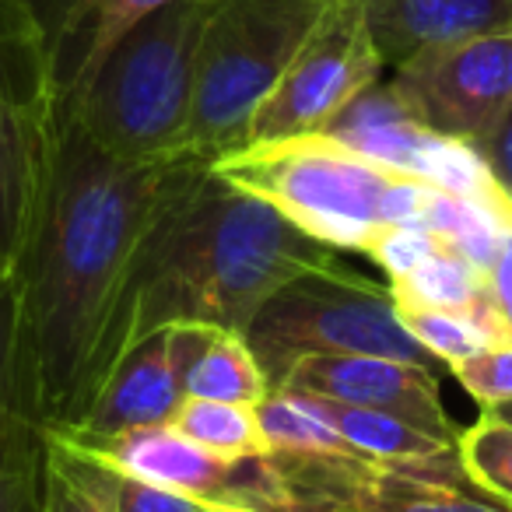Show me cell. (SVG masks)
Returning a JSON list of instances; mask_svg holds the SVG:
<instances>
[{"label": "cell", "mask_w": 512, "mask_h": 512, "mask_svg": "<svg viewBox=\"0 0 512 512\" xmlns=\"http://www.w3.org/2000/svg\"><path fill=\"white\" fill-rule=\"evenodd\" d=\"M267 393H271V379L249 351L246 337L235 330H211L204 351L193 358L186 372V397L260 407Z\"/></svg>", "instance_id": "ac0fdd59"}, {"label": "cell", "mask_w": 512, "mask_h": 512, "mask_svg": "<svg viewBox=\"0 0 512 512\" xmlns=\"http://www.w3.org/2000/svg\"><path fill=\"white\" fill-rule=\"evenodd\" d=\"M64 134L50 25L36 0H0V278H15Z\"/></svg>", "instance_id": "8992f818"}, {"label": "cell", "mask_w": 512, "mask_h": 512, "mask_svg": "<svg viewBox=\"0 0 512 512\" xmlns=\"http://www.w3.org/2000/svg\"><path fill=\"white\" fill-rule=\"evenodd\" d=\"M116 512H207V505L190 495L155 488V484L137 481V477H127L116 470Z\"/></svg>", "instance_id": "f1b7e54d"}, {"label": "cell", "mask_w": 512, "mask_h": 512, "mask_svg": "<svg viewBox=\"0 0 512 512\" xmlns=\"http://www.w3.org/2000/svg\"><path fill=\"white\" fill-rule=\"evenodd\" d=\"M214 327H162L127 351L74 428H53L95 442L148 425H169L186 400V372Z\"/></svg>", "instance_id": "8fae6325"}, {"label": "cell", "mask_w": 512, "mask_h": 512, "mask_svg": "<svg viewBox=\"0 0 512 512\" xmlns=\"http://www.w3.org/2000/svg\"><path fill=\"white\" fill-rule=\"evenodd\" d=\"M207 512H253V509H246V505H232V502H211L207 505Z\"/></svg>", "instance_id": "4dcf8cb0"}, {"label": "cell", "mask_w": 512, "mask_h": 512, "mask_svg": "<svg viewBox=\"0 0 512 512\" xmlns=\"http://www.w3.org/2000/svg\"><path fill=\"white\" fill-rule=\"evenodd\" d=\"M456 456L474 488L512 509V425L481 411L474 425L456 435Z\"/></svg>", "instance_id": "cb8c5ba5"}, {"label": "cell", "mask_w": 512, "mask_h": 512, "mask_svg": "<svg viewBox=\"0 0 512 512\" xmlns=\"http://www.w3.org/2000/svg\"><path fill=\"white\" fill-rule=\"evenodd\" d=\"M169 425L225 460H260L271 453L264 432H260V421H256V407L186 397Z\"/></svg>", "instance_id": "ffe728a7"}, {"label": "cell", "mask_w": 512, "mask_h": 512, "mask_svg": "<svg viewBox=\"0 0 512 512\" xmlns=\"http://www.w3.org/2000/svg\"><path fill=\"white\" fill-rule=\"evenodd\" d=\"M491 414H495V418H502L505 425H512V404H502V407H495V411H491Z\"/></svg>", "instance_id": "1f68e13d"}, {"label": "cell", "mask_w": 512, "mask_h": 512, "mask_svg": "<svg viewBox=\"0 0 512 512\" xmlns=\"http://www.w3.org/2000/svg\"><path fill=\"white\" fill-rule=\"evenodd\" d=\"M15 404H18V285L11 278H0V418Z\"/></svg>", "instance_id": "83f0119b"}, {"label": "cell", "mask_w": 512, "mask_h": 512, "mask_svg": "<svg viewBox=\"0 0 512 512\" xmlns=\"http://www.w3.org/2000/svg\"><path fill=\"white\" fill-rule=\"evenodd\" d=\"M397 306V320L442 369L463 362V358L477 355L495 337L488 334L474 313H460V309H432V306H407V302H393Z\"/></svg>", "instance_id": "603a6c76"}, {"label": "cell", "mask_w": 512, "mask_h": 512, "mask_svg": "<svg viewBox=\"0 0 512 512\" xmlns=\"http://www.w3.org/2000/svg\"><path fill=\"white\" fill-rule=\"evenodd\" d=\"M341 253L285 214L186 158L148 228L109 341V372L162 327H214L246 334L274 292L316 271L341 267Z\"/></svg>", "instance_id": "7a4b0ae2"}, {"label": "cell", "mask_w": 512, "mask_h": 512, "mask_svg": "<svg viewBox=\"0 0 512 512\" xmlns=\"http://www.w3.org/2000/svg\"><path fill=\"white\" fill-rule=\"evenodd\" d=\"M207 0H172L137 18L88 81L64 99V116L106 155L127 162L190 155V113Z\"/></svg>", "instance_id": "277c9868"}, {"label": "cell", "mask_w": 512, "mask_h": 512, "mask_svg": "<svg viewBox=\"0 0 512 512\" xmlns=\"http://www.w3.org/2000/svg\"><path fill=\"white\" fill-rule=\"evenodd\" d=\"M362 8L386 67L446 39L512 32V0H362Z\"/></svg>", "instance_id": "5bb4252c"}, {"label": "cell", "mask_w": 512, "mask_h": 512, "mask_svg": "<svg viewBox=\"0 0 512 512\" xmlns=\"http://www.w3.org/2000/svg\"><path fill=\"white\" fill-rule=\"evenodd\" d=\"M274 390L295 397L337 400L351 407L397 414L418 425L421 432L442 442H453L460 428L446 414L439 397V372L411 362L379 355H306L285 372Z\"/></svg>", "instance_id": "7c38bea8"}, {"label": "cell", "mask_w": 512, "mask_h": 512, "mask_svg": "<svg viewBox=\"0 0 512 512\" xmlns=\"http://www.w3.org/2000/svg\"><path fill=\"white\" fill-rule=\"evenodd\" d=\"M442 246H446V242H442L439 235L428 232V228H421V225H393V228H383V232L369 242L365 256L383 267L386 278L397 281V278H404V274H411L414 267L425 264L428 256L439 253Z\"/></svg>", "instance_id": "484cf974"}, {"label": "cell", "mask_w": 512, "mask_h": 512, "mask_svg": "<svg viewBox=\"0 0 512 512\" xmlns=\"http://www.w3.org/2000/svg\"><path fill=\"white\" fill-rule=\"evenodd\" d=\"M46 428L25 407L0 418V512H43Z\"/></svg>", "instance_id": "d6986e66"}, {"label": "cell", "mask_w": 512, "mask_h": 512, "mask_svg": "<svg viewBox=\"0 0 512 512\" xmlns=\"http://www.w3.org/2000/svg\"><path fill=\"white\" fill-rule=\"evenodd\" d=\"M334 0H207L186 151L207 162L242 148L256 109Z\"/></svg>", "instance_id": "5b68a950"}, {"label": "cell", "mask_w": 512, "mask_h": 512, "mask_svg": "<svg viewBox=\"0 0 512 512\" xmlns=\"http://www.w3.org/2000/svg\"><path fill=\"white\" fill-rule=\"evenodd\" d=\"M67 439H71V435H67ZM74 442H81V439H74ZM81 446L92 449L99 460H106L109 467H116L120 474L148 481V484H155V488L190 495L204 505L221 502V498L228 495V484H232V470H235V460L214 456L211 449L197 446V442H190L186 435H179L172 425L134 428V432L113 435V439L81 442Z\"/></svg>", "instance_id": "4fadbf2b"}, {"label": "cell", "mask_w": 512, "mask_h": 512, "mask_svg": "<svg viewBox=\"0 0 512 512\" xmlns=\"http://www.w3.org/2000/svg\"><path fill=\"white\" fill-rule=\"evenodd\" d=\"M214 172L337 253H365L383 228L418 225L435 193V186L372 162L327 134L242 144L221 155Z\"/></svg>", "instance_id": "3957f363"}, {"label": "cell", "mask_w": 512, "mask_h": 512, "mask_svg": "<svg viewBox=\"0 0 512 512\" xmlns=\"http://www.w3.org/2000/svg\"><path fill=\"white\" fill-rule=\"evenodd\" d=\"M221 502L253 512H512L474 488L456 453L432 463L267 453L235 460Z\"/></svg>", "instance_id": "52a82bcc"}, {"label": "cell", "mask_w": 512, "mask_h": 512, "mask_svg": "<svg viewBox=\"0 0 512 512\" xmlns=\"http://www.w3.org/2000/svg\"><path fill=\"white\" fill-rule=\"evenodd\" d=\"M386 88L428 134L481 151L512 113V32L421 46Z\"/></svg>", "instance_id": "9c48e42d"}, {"label": "cell", "mask_w": 512, "mask_h": 512, "mask_svg": "<svg viewBox=\"0 0 512 512\" xmlns=\"http://www.w3.org/2000/svg\"><path fill=\"white\" fill-rule=\"evenodd\" d=\"M172 0H60L57 22L50 25L53 64L60 95L71 99L88 74L99 67L106 50L137 22Z\"/></svg>", "instance_id": "9a60e30c"}, {"label": "cell", "mask_w": 512, "mask_h": 512, "mask_svg": "<svg viewBox=\"0 0 512 512\" xmlns=\"http://www.w3.org/2000/svg\"><path fill=\"white\" fill-rule=\"evenodd\" d=\"M43 512H116V470L92 449L50 428Z\"/></svg>", "instance_id": "e0dca14e"}, {"label": "cell", "mask_w": 512, "mask_h": 512, "mask_svg": "<svg viewBox=\"0 0 512 512\" xmlns=\"http://www.w3.org/2000/svg\"><path fill=\"white\" fill-rule=\"evenodd\" d=\"M477 155L484 158V165H488V172L495 176L498 190L505 193V200L512 204V113L505 116V123L498 127V134L491 137L488 144H484Z\"/></svg>", "instance_id": "f546056e"}, {"label": "cell", "mask_w": 512, "mask_h": 512, "mask_svg": "<svg viewBox=\"0 0 512 512\" xmlns=\"http://www.w3.org/2000/svg\"><path fill=\"white\" fill-rule=\"evenodd\" d=\"M481 320L495 341H512V225L502 228V239L484 271Z\"/></svg>", "instance_id": "4316f807"}, {"label": "cell", "mask_w": 512, "mask_h": 512, "mask_svg": "<svg viewBox=\"0 0 512 512\" xmlns=\"http://www.w3.org/2000/svg\"><path fill=\"white\" fill-rule=\"evenodd\" d=\"M449 372L481 411L512 404V341L488 344L477 355L449 365Z\"/></svg>", "instance_id": "d4e9b609"}, {"label": "cell", "mask_w": 512, "mask_h": 512, "mask_svg": "<svg viewBox=\"0 0 512 512\" xmlns=\"http://www.w3.org/2000/svg\"><path fill=\"white\" fill-rule=\"evenodd\" d=\"M386 60L362 0H334L299 57L249 123L246 144L320 134L348 102L383 81Z\"/></svg>", "instance_id": "30bf717a"}, {"label": "cell", "mask_w": 512, "mask_h": 512, "mask_svg": "<svg viewBox=\"0 0 512 512\" xmlns=\"http://www.w3.org/2000/svg\"><path fill=\"white\" fill-rule=\"evenodd\" d=\"M327 414L334 432L348 442V449L365 460H383V463H432L446 460L456 453L453 442H442L435 435L421 432L418 425L397 418V414L372 411V407H351L337 404V400H316L306 397Z\"/></svg>", "instance_id": "2e32d148"}, {"label": "cell", "mask_w": 512, "mask_h": 512, "mask_svg": "<svg viewBox=\"0 0 512 512\" xmlns=\"http://www.w3.org/2000/svg\"><path fill=\"white\" fill-rule=\"evenodd\" d=\"M242 337L271 379V390L306 355H379L432 372L442 369L400 327L390 288L358 278L344 264L295 278L274 292Z\"/></svg>", "instance_id": "ba28073f"}, {"label": "cell", "mask_w": 512, "mask_h": 512, "mask_svg": "<svg viewBox=\"0 0 512 512\" xmlns=\"http://www.w3.org/2000/svg\"><path fill=\"white\" fill-rule=\"evenodd\" d=\"M256 421L264 432L271 453H295V456H355L348 442L334 432L327 414L306 397L271 390L264 404L256 407Z\"/></svg>", "instance_id": "7402d4cb"}, {"label": "cell", "mask_w": 512, "mask_h": 512, "mask_svg": "<svg viewBox=\"0 0 512 512\" xmlns=\"http://www.w3.org/2000/svg\"><path fill=\"white\" fill-rule=\"evenodd\" d=\"M186 158L106 155L64 116L57 165L18 285V404L74 428L106 383L109 341L137 253Z\"/></svg>", "instance_id": "6da1fadb"}, {"label": "cell", "mask_w": 512, "mask_h": 512, "mask_svg": "<svg viewBox=\"0 0 512 512\" xmlns=\"http://www.w3.org/2000/svg\"><path fill=\"white\" fill-rule=\"evenodd\" d=\"M390 295L393 302H407V306L460 309V313H474L481 320L484 274L470 264L467 256L442 246L439 253H432L411 274L390 281Z\"/></svg>", "instance_id": "44dd1931"}]
</instances>
